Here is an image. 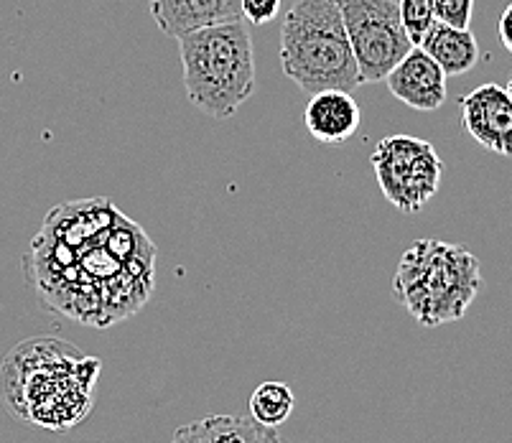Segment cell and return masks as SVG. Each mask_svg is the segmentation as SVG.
Returning <instances> with one entry per match:
<instances>
[{
	"mask_svg": "<svg viewBox=\"0 0 512 443\" xmlns=\"http://www.w3.org/2000/svg\"><path fill=\"white\" fill-rule=\"evenodd\" d=\"M153 258L136 222L107 199H87L51 209L23 263L44 306L105 329L148 301Z\"/></svg>",
	"mask_w": 512,
	"mask_h": 443,
	"instance_id": "6da1fadb",
	"label": "cell"
},
{
	"mask_svg": "<svg viewBox=\"0 0 512 443\" xmlns=\"http://www.w3.org/2000/svg\"><path fill=\"white\" fill-rule=\"evenodd\" d=\"M102 362L62 339H26L0 367V400L21 421L67 431L95 405Z\"/></svg>",
	"mask_w": 512,
	"mask_h": 443,
	"instance_id": "7a4b0ae2",
	"label": "cell"
},
{
	"mask_svg": "<svg viewBox=\"0 0 512 443\" xmlns=\"http://www.w3.org/2000/svg\"><path fill=\"white\" fill-rule=\"evenodd\" d=\"M176 41L189 102L214 120L232 118L258 85L253 34L245 18L214 23Z\"/></svg>",
	"mask_w": 512,
	"mask_h": 443,
	"instance_id": "3957f363",
	"label": "cell"
},
{
	"mask_svg": "<svg viewBox=\"0 0 512 443\" xmlns=\"http://www.w3.org/2000/svg\"><path fill=\"white\" fill-rule=\"evenodd\" d=\"M482 291V265L467 247L441 240H416L400 255L393 278L395 301L421 326L464 319Z\"/></svg>",
	"mask_w": 512,
	"mask_h": 443,
	"instance_id": "277c9868",
	"label": "cell"
},
{
	"mask_svg": "<svg viewBox=\"0 0 512 443\" xmlns=\"http://www.w3.org/2000/svg\"><path fill=\"white\" fill-rule=\"evenodd\" d=\"M281 69L299 90L352 92L362 85L342 0H293L281 26Z\"/></svg>",
	"mask_w": 512,
	"mask_h": 443,
	"instance_id": "5b68a950",
	"label": "cell"
},
{
	"mask_svg": "<svg viewBox=\"0 0 512 443\" xmlns=\"http://www.w3.org/2000/svg\"><path fill=\"white\" fill-rule=\"evenodd\" d=\"M370 161L380 191L403 214L421 212L439 191L444 161L428 141L413 135H390L377 143Z\"/></svg>",
	"mask_w": 512,
	"mask_h": 443,
	"instance_id": "8992f818",
	"label": "cell"
},
{
	"mask_svg": "<svg viewBox=\"0 0 512 443\" xmlns=\"http://www.w3.org/2000/svg\"><path fill=\"white\" fill-rule=\"evenodd\" d=\"M342 18L362 85L385 82L413 49L400 21L398 0H342Z\"/></svg>",
	"mask_w": 512,
	"mask_h": 443,
	"instance_id": "52a82bcc",
	"label": "cell"
},
{
	"mask_svg": "<svg viewBox=\"0 0 512 443\" xmlns=\"http://www.w3.org/2000/svg\"><path fill=\"white\" fill-rule=\"evenodd\" d=\"M464 130L484 151L512 156V100L505 87L487 82L459 100Z\"/></svg>",
	"mask_w": 512,
	"mask_h": 443,
	"instance_id": "ba28073f",
	"label": "cell"
},
{
	"mask_svg": "<svg viewBox=\"0 0 512 443\" xmlns=\"http://www.w3.org/2000/svg\"><path fill=\"white\" fill-rule=\"evenodd\" d=\"M388 90L403 105L434 113L446 102V74L421 46H413L406 57L385 77Z\"/></svg>",
	"mask_w": 512,
	"mask_h": 443,
	"instance_id": "9c48e42d",
	"label": "cell"
},
{
	"mask_svg": "<svg viewBox=\"0 0 512 443\" xmlns=\"http://www.w3.org/2000/svg\"><path fill=\"white\" fill-rule=\"evenodd\" d=\"M148 8L158 29L171 39L242 18L240 0H148Z\"/></svg>",
	"mask_w": 512,
	"mask_h": 443,
	"instance_id": "30bf717a",
	"label": "cell"
},
{
	"mask_svg": "<svg viewBox=\"0 0 512 443\" xmlns=\"http://www.w3.org/2000/svg\"><path fill=\"white\" fill-rule=\"evenodd\" d=\"M304 120L314 141L339 146L360 130L362 115L352 92L321 90L311 95Z\"/></svg>",
	"mask_w": 512,
	"mask_h": 443,
	"instance_id": "8fae6325",
	"label": "cell"
},
{
	"mask_svg": "<svg viewBox=\"0 0 512 443\" xmlns=\"http://www.w3.org/2000/svg\"><path fill=\"white\" fill-rule=\"evenodd\" d=\"M169 443H283L276 428L242 415H207L176 428Z\"/></svg>",
	"mask_w": 512,
	"mask_h": 443,
	"instance_id": "7c38bea8",
	"label": "cell"
},
{
	"mask_svg": "<svg viewBox=\"0 0 512 443\" xmlns=\"http://www.w3.org/2000/svg\"><path fill=\"white\" fill-rule=\"evenodd\" d=\"M418 46L444 69L446 77L467 74L479 62V44L472 31L454 29V26H446L441 21H436L428 29V34L423 36V41Z\"/></svg>",
	"mask_w": 512,
	"mask_h": 443,
	"instance_id": "4fadbf2b",
	"label": "cell"
},
{
	"mask_svg": "<svg viewBox=\"0 0 512 443\" xmlns=\"http://www.w3.org/2000/svg\"><path fill=\"white\" fill-rule=\"evenodd\" d=\"M293 405L296 398L286 382H263L250 395V418L268 428H278L291 418Z\"/></svg>",
	"mask_w": 512,
	"mask_h": 443,
	"instance_id": "5bb4252c",
	"label": "cell"
},
{
	"mask_svg": "<svg viewBox=\"0 0 512 443\" xmlns=\"http://www.w3.org/2000/svg\"><path fill=\"white\" fill-rule=\"evenodd\" d=\"M398 8L408 39L413 41V46H418L436 23L434 0H398Z\"/></svg>",
	"mask_w": 512,
	"mask_h": 443,
	"instance_id": "9a60e30c",
	"label": "cell"
},
{
	"mask_svg": "<svg viewBox=\"0 0 512 443\" xmlns=\"http://www.w3.org/2000/svg\"><path fill=\"white\" fill-rule=\"evenodd\" d=\"M436 21L454 26V29H469L474 13V0H434Z\"/></svg>",
	"mask_w": 512,
	"mask_h": 443,
	"instance_id": "2e32d148",
	"label": "cell"
},
{
	"mask_svg": "<svg viewBox=\"0 0 512 443\" xmlns=\"http://www.w3.org/2000/svg\"><path fill=\"white\" fill-rule=\"evenodd\" d=\"M242 18L253 26H265L281 11V0H240Z\"/></svg>",
	"mask_w": 512,
	"mask_h": 443,
	"instance_id": "e0dca14e",
	"label": "cell"
},
{
	"mask_svg": "<svg viewBox=\"0 0 512 443\" xmlns=\"http://www.w3.org/2000/svg\"><path fill=\"white\" fill-rule=\"evenodd\" d=\"M497 31H500V41L507 51L512 54V3L502 11L500 23H497Z\"/></svg>",
	"mask_w": 512,
	"mask_h": 443,
	"instance_id": "ac0fdd59",
	"label": "cell"
},
{
	"mask_svg": "<svg viewBox=\"0 0 512 443\" xmlns=\"http://www.w3.org/2000/svg\"><path fill=\"white\" fill-rule=\"evenodd\" d=\"M505 90H507V95H510V100H512V77H510V82H507Z\"/></svg>",
	"mask_w": 512,
	"mask_h": 443,
	"instance_id": "d6986e66",
	"label": "cell"
}]
</instances>
